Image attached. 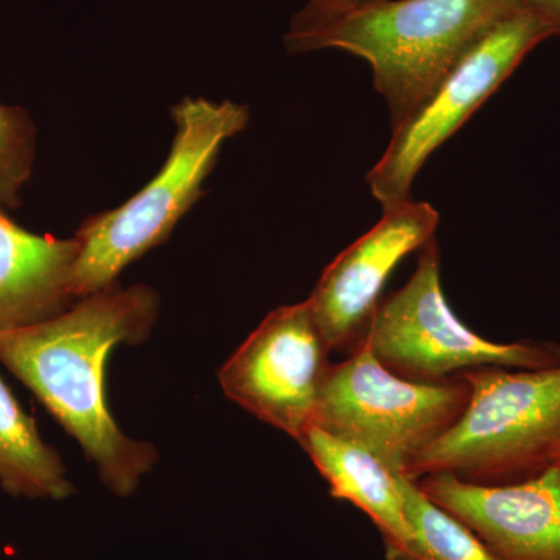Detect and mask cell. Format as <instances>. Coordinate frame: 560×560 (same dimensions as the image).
<instances>
[{
  "label": "cell",
  "mask_w": 560,
  "mask_h": 560,
  "mask_svg": "<svg viewBox=\"0 0 560 560\" xmlns=\"http://www.w3.org/2000/svg\"><path fill=\"white\" fill-rule=\"evenodd\" d=\"M359 342L397 377L427 385L475 368L547 370L560 364L558 345L489 341L456 318L442 293L436 238L420 249L410 280L378 302Z\"/></svg>",
  "instance_id": "cell-6"
},
{
  "label": "cell",
  "mask_w": 560,
  "mask_h": 560,
  "mask_svg": "<svg viewBox=\"0 0 560 560\" xmlns=\"http://www.w3.org/2000/svg\"><path fill=\"white\" fill-rule=\"evenodd\" d=\"M440 213L412 200L383 209L371 231L323 271L307 300L320 337L331 350H352L381 302L383 287L405 257L434 241Z\"/></svg>",
  "instance_id": "cell-9"
},
{
  "label": "cell",
  "mask_w": 560,
  "mask_h": 560,
  "mask_svg": "<svg viewBox=\"0 0 560 560\" xmlns=\"http://www.w3.org/2000/svg\"><path fill=\"white\" fill-rule=\"evenodd\" d=\"M334 499L363 511L381 530L388 560H430L408 522L397 475L357 445L311 427L300 442Z\"/></svg>",
  "instance_id": "cell-12"
},
{
  "label": "cell",
  "mask_w": 560,
  "mask_h": 560,
  "mask_svg": "<svg viewBox=\"0 0 560 560\" xmlns=\"http://www.w3.org/2000/svg\"><path fill=\"white\" fill-rule=\"evenodd\" d=\"M330 349L307 301L267 316L220 370L228 399L300 444L311 429Z\"/></svg>",
  "instance_id": "cell-8"
},
{
  "label": "cell",
  "mask_w": 560,
  "mask_h": 560,
  "mask_svg": "<svg viewBox=\"0 0 560 560\" xmlns=\"http://www.w3.org/2000/svg\"><path fill=\"white\" fill-rule=\"evenodd\" d=\"M175 138L160 173L120 208L81 224L72 272L75 300L108 289L128 265L161 245L201 197L224 142L245 130L249 110L238 103L184 98L173 108Z\"/></svg>",
  "instance_id": "cell-4"
},
{
  "label": "cell",
  "mask_w": 560,
  "mask_h": 560,
  "mask_svg": "<svg viewBox=\"0 0 560 560\" xmlns=\"http://www.w3.org/2000/svg\"><path fill=\"white\" fill-rule=\"evenodd\" d=\"M470 400V385L456 375L427 385L385 370L366 346L329 364L312 427L357 445L394 475L458 423Z\"/></svg>",
  "instance_id": "cell-5"
},
{
  "label": "cell",
  "mask_w": 560,
  "mask_h": 560,
  "mask_svg": "<svg viewBox=\"0 0 560 560\" xmlns=\"http://www.w3.org/2000/svg\"><path fill=\"white\" fill-rule=\"evenodd\" d=\"M518 0H374L315 20H293L290 54L348 51L371 66L390 127L400 124L460 55Z\"/></svg>",
  "instance_id": "cell-2"
},
{
  "label": "cell",
  "mask_w": 560,
  "mask_h": 560,
  "mask_svg": "<svg viewBox=\"0 0 560 560\" xmlns=\"http://www.w3.org/2000/svg\"><path fill=\"white\" fill-rule=\"evenodd\" d=\"M368 2H374V0H334V2H331L330 5H327L326 9L313 11V13H305V11H300V13H298L296 16H294V20H315V18L326 16V14L337 13V11L352 9V7L363 5V3Z\"/></svg>",
  "instance_id": "cell-17"
},
{
  "label": "cell",
  "mask_w": 560,
  "mask_h": 560,
  "mask_svg": "<svg viewBox=\"0 0 560 560\" xmlns=\"http://www.w3.org/2000/svg\"><path fill=\"white\" fill-rule=\"evenodd\" d=\"M470 400L451 431L420 452L405 477L448 471L486 488L518 485L560 467V364L482 366L458 374Z\"/></svg>",
  "instance_id": "cell-3"
},
{
  "label": "cell",
  "mask_w": 560,
  "mask_h": 560,
  "mask_svg": "<svg viewBox=\"0 0 560 560\" xmlns=\"http://www.w3.org/2000/svg\"><path fill=\"white\" fill-rule=\"evenodd\" d=\"M397 485L408 522L430 560H497L485 541L455 515L431 501L418 481L397 475Z\"/></svg>",
  "instance_id": "cell-14"
},
{
  "label": "cell",
  "mask_w": 560,
  "mask_h": 560,
  "mask_svg": "<svg viewBox=\"0 0 560 560\" xmlns=\"http://www.w3.org/2000/svg\"><path fill=\"white\" fill-rule=\"evenodd\" d=\"M36 154L35 125L27 110L0 105V209L16 208Z\"/></svg>",
  "instance_id": "cell-15"
},
{
  "label": "cell",
  "mask_w": 560,
  "mask_h": 560,
  "mask_svg": "<svg viewBox=\"0 0 560 560\" xmlns=\"http://www.w3.org/2000/svg\"><path fill=\"white\" fill-rule=\"evenodd\" d=\"M77 254L75 237L32 234L0 209V334L68 311Z\"/></svg>",
  "instance_id": "cell-11"
},
{
  "label": "cell",
  "mask_w": 560,
  "mask_h": 560,
  "mask_svg": "<svg viewBox=\"0 0 560 560\" xmlns=\"http://www.w3.org/2000/svg\"><path fill=\"white\" fill-rule=\"evenodd\" d=\"M552 36L547 22L521 7L460 55L423 101L393 127L385 153L368 175L383 209L411 200L412 183L431 154L499 91L534 47Z\"/></svg>",
  "instance_id": "cell-7"
},
{
  "label": "cell",
  "mask_w": 560,
  "mask_h": 560,
  "mask_svg": "<svg viewBox=\"0 0 560 560\" xmlns=\"http://www.w3.org/2000/svg\"><path fill=\"white\" fill-rule=\"evenodd\" d=\"M523 9L539 16L550 25L555 36H560V0H518Z\"/></svg>",
  "instance_id": "cell-16"
},
{
  "label": "cell",
  "mask_w": 560,
  "mask_h": 560,
  "mask_svg": "<svg viewBox=\"0 0 560 560\" xmlns=\"http://www.w3.org/2000/svg\"><path fill=\"white\" fill-rule=\"evenodd\" d=\"M418 482L431 501L469 526L497 560H560V467L501 488L469 485L448 471Z\"/></svg>",
  "instance_id": "cell-10"
},
{
  "label": "cell",
  "mask_w": 560,
  "mask_h": 560,
  "mask_svg": "<svg viewBox=\"0 0 560 560\" xmlns=\"http://www.w3.org/2000/svg\"><path fill=\"white\" fill-rule=\"evenodd\" d=\"M0 486L16 497L61 500L73 492L60 455L40 440L35 420L25 415L0 378Z\"/></svg>",
  "instance_id": "cell-13"
},
{
  "label": "cell",
  "mask_w": 560,
  "mask_h": 560,
  "mask_svg": "<svg viewBox=\"0 0 560 560\" xmlns=\"http://www.w3.org/2000/svg\"><path fill=\"white\" fill-rule=\"evenodd\" d=\"M158 313L160 298L150 287L113 283L54 318L0 334L3 366L79 441L106 488L119 497L135 493L158 453L149 442L125 436L110 418L105 363L120 342L145 341Z\"/></svg>",
  "instance_id": "cell-1"
},
{
  "label": "cell",
  "mask_w": 560,
  "mask_h": 560,
  "mask_svg": "<svg viewBox=\"0 0 560 560\" xmlns=\"http://www.w3.org/2000/svg\"><path fill=\"white\" fill-rule=\"evenodd\" d=\"M334 0H308L307 5L304 7L301 11H305V13H313V11H319L326 9L327 5Z\"/></svg>",
  "instance_id": "cell-18"
}]
</instances>
